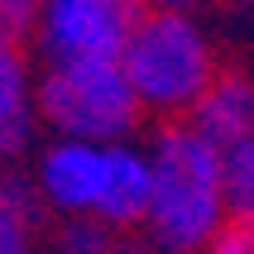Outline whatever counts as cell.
<instances>
[{"label":"cell","instance_id":"4","mask_svg":"<svg viewBox=\"0 0 254 254\" xmlns=\"http://www.w3.org/2000/svg\"><path fill=\"white\" fill-rule=\"evenodd\" d=\"M34 111L48 139L111 144L134 139V129L144 125V111L120 72V58L115 63H43V72H34Z\"/></svg>","mask_w":254,"mask_h":254},{"label":"cell","instance_id":"11","mask_svg":"<svg viewBox=\"0 0 254 254\" xmlns=\"http://www.w3.org/2000/svg\"><path fill=\"white\" fill-rule=\"evenodd\" d=\"M34 14H39V0H0V43L5 48L34 43Z\"/></svg>","mask_w":254,"mask_h":254},{"label":"cell","instance_id":"15","mask_svg":"<svg viewBox=\"0 0 254 254\" xmlns=\"http://www.w3.org/2000/svg\"><path fill=\"white\" fill-rule=\"evenodd\" d=\"M235 5H240V10H250V14H254V0H235Z\"/></svg>","mask_w":254,"mask_h":254},{"label":"cell","instance_id":"3","mask_svg":"<svg viewBox=\"0 0 254 254\" xmlns=\"http://www.w3.org/2000/svg\"><path fill=\"white\" fill-rule=\"evenodd\" d=\"M120 72H125L139 111L154 115L158 125H168V120L192 115L201 91L221 72V58L197 14L144 10V19L134 24L125 53H120Z\"/></svg>","mask_w":254,"mask_h":254},{"label":"cell","instance_id":"7","mask_svg":"<svg viewBox=\"0 0 254 254\" xmlns=\"http://www.w3.org/2000/svg\"><path fill=\"white\" fill-rule=\"evenodd\" d=\"M39 144V111H34V72L24 48L0 43V168H19Z\"/></svg>","mask_w":254,"mask_h":254},{"label":"cell","instance_id":"8","mask_svg":"<svg viewBox=\"0 0 254 254\" xmlns=\"http://www.w3.org/2000/svg\"><path fill=\"white\" fill-rule=\"evenodd\" d=\"M39 216L29 168H0V254H39Z\"/></svg>","mask_w":254,"mask_h":254},{"label":"cell","instance_id":"10","mask_svg":"<svg viewBox=\"0 0 254 254\" xmlns=\"http://www.w3.org/2000/svg\"><path fill=\"white\" fill-rule=\"evenodd\" d=\"M120 230L101 226V221H53L48 230V254H111Z\"/></svg>","mask_w":254,"mask_h":254},{"label":"cell","instance_id":"9","mask_svg":"<svg viewBox=\"0 0 254 254\" xmlns=\"http://www.w3.org/2000/svg\"><path fill=\"white\" fill-rule=\"evenodd\" d=\"M221 192H226V216L254 226V139H240L221 149Z\"/></svg>","mask_w":254,"mask_h":254},{"label":"cell","instance_id":"2","mask_svg":"<svg viewBox=\"0 0 254 254\" xmlns=\"http://www.w3.org/2000/svg\"><path fill=\"white\" fill-rule=\"evenodd\" d=\"M144 149H149V211L139 235H149L163 254H201L230 226L221 192V149L187 120L154 125Z\"/></svg>","mask_w":254,"mask_h":254},{"label":"cell","instance_id":"1","mask_svg":"<svg viewBox=\"0 0 254 254\" xmlns=\"http://www.w3.org/2000/svg\"><path fill=\"white\" fill-rule=\"evenodd\" d=\"M29 183L43 216L101 221L111 230H139L149 211V149L139 139H48L34 149Z\"/></svg>","mask_w":254,"mask_h":254},{"label":"cell","instance_id":"12","mask_svg":"<svg viewBox=\"0 0 254 254\" xmlns=\"http://www.w3.org/2000/svg\"><path fill=\"white\" fill-rule=\"evenodd\" d=\"M201 254H254V226H245V221H230L221 235H216L211 245Z\"/></svg>","mask_w":254,"mask_h":254},{"label":"cell","instance_id":"6","mask_svg":"<svg viewBox=\"0 0 254 254\" xmlns=\"http://www.w3.org/2000/svg\"><path fill=\"white\" fill-rule=\"evenodd\" d=\"M187 125L206 134L216 149H230L240 139H254V72L245 67H221L211 86L192 106Z\"/></svg>","mask_w":254,"mask_h":254},{"label":"cell","instance_id":"13","mask_svg":"<svg viewBox=\"0 0 254 254\" xmlns=\"http://www.w3.org/2000/svg\"><path fill=\"white\" fill-rule=\"evenodd\" d=\"M111 254H163L149 235H139V230H120V240L111 245Z\"/></svg>","mask_w":254,"mask_h":254},{"label":"cell","instance_id":"14","mask_svg":"<svg viewBox=\"0 0 254 254\" xmlns=\"http://www.w3.org/2000/svg\"><path fill=\"white\" fill-rule=\"evenodd\" d=\"M201 0H144V10H154V14H197Z\"/></svg>","mask_w":254,"mask_h":254},{"label":"cell","instance_id":"5","mask_svg":"<svg viewBox=\"0 0 254 254\" xmlns=\"http://www.w3.org/2000/svg\"><path fill=\"white\" fill-rule=\"evenodd\" d=\"M139 19L144 0H39L34 48L43 63H115Z\"/></svg>","mask_w":254,"mask_h":254}]
</instances>
